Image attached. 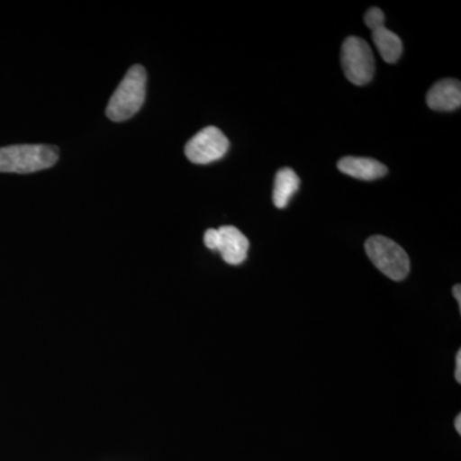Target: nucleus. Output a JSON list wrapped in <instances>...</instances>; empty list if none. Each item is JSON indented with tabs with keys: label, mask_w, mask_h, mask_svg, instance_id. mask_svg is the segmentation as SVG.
Here are the masks:
<instances>
[{
	"label": "nucleus",
	"mask_w": 461,
	"mask_h": 461,
	"mask_svg": "<svg viewBox=\"0 0 461 461\" xmlns=\"http://www.w3.org/2000/svg\"><path fill=\"white\" fill-rule=\"evenodd\" d=\"M58 158L59 150L50 145H12L0 148V172H39L56 165Z\"/></svg>",
	"instance_id": "f03ea898"
},
{
	"label": "nucleus",
	"mask_w": 461,
	"mask_h": 461,
	"mask_svg": "<svg viewBox=\"0 0 461 461\" xmlns=\"http://www.w3.org/2000/svg\"><path fill=\"white\" fill-rule=\"evenodd\" d=\"M453 295L455 299H456L457 304H459V308L461 309V286L460 285H455L453 287Z\"/></svg>",
	"instance_id": "4468645a"
},
{
	"label": "nucleus",
	"mask_w": 461,
	"mask_h": 461,
	"mask_svg": "<svg viewBox=\"0 0 461 461\" xmlns=\"http://www.w3.org/2000/svg\"><path fill=\"white\" fill-rule=\"evenodd\" d=\"M455 379L461 384V350L456 354V368H455Z\"/></svg>",
	"instance_id": "ddd939ff"
},
{
	"label": "nucleus",
	"mask_w": 461,
	"mask_h": 461,
	"mask_svg": "<svg viewBox=\"0 0 461 461\" xmlns=\"http://www.w3.org/2000/svg\"><path fill=\"white\" fill-rule=\"evenodd\" d=\"M366 251L372 263L393 281H402L411 272V260L399 244L384 236H372L366 240Z\"/></svg>",
	"instance_id": "7ed1b4c3"
},
{
	"label": "nucleus",
	"mask_w": 461,
	"mask_h": 461,
	"mask_svg": "<svg viewBox=\"0 0 461 461\" xmlns=\"http://www.w3.org/2000/svg\"><path fill=\"white\" fill-rule=\"evenodd\" d=\"M427 104L433 111L451 112L460 108L461 84L455 78H444L430 87Z\"/></svg>",
	"instance_id": "0eeeda50"
},
{
	"label": "nucleus",
	"mask_w": 461,
	"mask_h": 461,
	"mask_svg": "<svg viewBox=\"0 0 461 461\" xmlns=\"http://www.w3.org/2000/svg\"><path fill=\"white\" fill-rule=\"evenodd\" d=\"M300 187V178L291 168H281L275 178L273 203L278 209L286 208L291 198Z\"/></svg>",
	"instance_id": "9d476101"
},
{
	"label": "nucleus",
	"mask_w": 461,
	"mask_h": 461,
	"mask_svg": "<svg viewBox=\"0 0 461 461\" xmlns=\"http://www.w3.org/2000/svg\"><path fill=\"white\" fill-rule=\"evenodd\" d=\"M249 240L244 233L233 226H223L218 229V248L224 262L230 266H239L248 258Z\"/></svg>",
	"instance_id": "423d86ee"
},
{
	"label": "nucleus",
	"mask_w": 461,
	"mask_h": 461,
	"mask_svg": "<svg viewBox=\"0 0 461 461\" xmlns=\"http://www.w3.org/2000/svg\"><path fill=\"white\" fill-rule=\"evenodd\" d=\"M372 39L381 57L387 63H395L402 54V41L395 32H390L384 25L373 27Z\"/></svg>",
	"instance_id": "1a4fd4ad"
},
{
	"label": "nucleus",
	"mask_w": 461,
	"mask_h": 461,
	"mask_svg": "<svg viewBox=\"0 0 461 461\" xmlns=\"http://www.w3.org/2000/svg\"><path fill=\"white\" fill-rule=\"evenodd\" d=\"M384 20H386V17H384V12L377 7L368 9L366 16H364V23H366V25L368 26L369 29H373V27L379 25H384Z\"/></svg>",
	"instance_id": "9b49d317"
},
{
	"label": "nucleus",
	"mask_w": 461,
	"mask_h": 461,
	"mask_svg": "<svg viewBox=\"0 0 461 461\" xmlns=\"http://www.w3.org/2000/svg\"><path fill=\"white\" fill-rule=\"evenodd\" d=\"M455 429L457 430V433H461V415H457L456 418H455Z\"/></svg>",
	"instance_id": "2eb2a0df"
},
{
	"label": "nucleus",
	"mask_w": 461,
	"mask_h": 461,
	"mask_svg": "<svg viewBox=\"0 0 461 461\" xmlns=\"http://www.w3.org/2000/svg\"><path fill=\"white\" fill-rule=\"evenodd\" d=\"M147 71L144 67L135 65L129 69L109 100L107 107L109 120L113 122H123L140 111L147 96Z\"/></svg>",
	"instance_id": "f257e3e1"
},
{
	"label": "nucleus",
	"mask_w": 461,
	"mask_h": 461,
	"mask_svg": "<svg viewBox=\"0 0 461 461\" xmlns=\"http://www.w3.org/2000/svg\"><path fill=\"white\" fill-rule=\"evenodd\" d=\"M205 247L211 250L217 251L218 248V230L211 229L206 230L204 235Z\"/></svg>",
	"instance_id": "f8f14e48"
},
{
	"label": "nucleus",
	"mask_w": 461,
	"mask_h": 461,
	"mask_svg": "<svg viewBox=\"0 0 461 461\" xmlns=\"http://www.w3.org/2000/svg\"><path fill=\"white\" fill-rule=\"evenodd\" d=\"M230 141L217 127L209 126L191 138L185 147V154L195 165H208L226 156Z\"/></svg>",
	"instance_id": "39448f33"
},
{
	"label": "nucleus",
	"mask_w": 461,
	"mask_h": 461,
	"mask_svg": "<svg viewBox=\"0 0 461 461\" xmlns=\"http://www.w3.org/2000/svg\"><path fill=\"white\" fill-rule=\"evenodd\" d=\"M339 172L357 180L373 181L387 175V167L372 158L345 157L338 163Z\"/></svg>",
	"instance_id": "6e6552de"
},
{
	"label": "nucleus",
	"mask_w": 461,
	"mask_h": 461,
	"mask_svg": "<svg viewBox=\"0 0 461 461\" xmlns=\"http://www.w3.org/2000/svg\"><path fill=\"white\" fill-rule=\"evenodd\" d=\"M341 65L351 84L364 86L371 83L375 71V59L368 42L357 36H348L342 42Z\"/></svg>",
	"instance_id": "20e7f679"
}]
</instances>
